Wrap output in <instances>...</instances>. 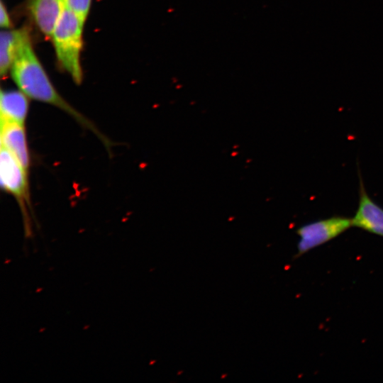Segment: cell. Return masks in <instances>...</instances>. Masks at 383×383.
<instances>
[{
  "label": "cell",
  "mask_w": 383,
  "mask_h": 383,
  "mask_svg": "<svg viewBox=\"0 0 383 383\" xmlns=\"http://www.w3.org/2000/svg\"><path fill=\"white\" fill-rule=\"evenodd\" d=\"M64 8V0L28 1V10L35 25L44 35L50 38Z\"/></svg>",
  "instance_id": "7"
},
{
  "label": "cell",
  "mask_w": 383,
  "mask_h": 383,
  "mask_svg": "<svg viewBox=\"0 0 383 383\" xmlns=\"http://www.w3.org/2000/svg\"><path fill=\"white\" fill-rule=\"evenodd\" d=\"M91 0H64L65 7L74 13L84 23L89 14Z\"/></svg>",
  "instance_id": "10"
},
{
  "label": "cell",
  "mask_w": 383,
  "mask_h": 383,
  "mask_svg": "<svg viewBox=\"0 0 383 383\" xmlns=\"http://www.w3.org/2000/svg\"><path fill=\"white\" fill-rule=\"evenodd\" d=\"M0 25L1 28H4L6 29L11 27V22L9 13L2 1H1L0 6Z\"/></svg>",
  "instance_id": "11"
},
{
  "label": "cell",
  "mask_w": 383,
  "mask_h": 383,
  "mask_svg": "<svg viewBox=\"0 0 383 383\" xmlns=\"http://www.w3.org/2000/svg\"><path fill=\"white\" fill-rule=\"evenodd\" d=\"M0 122L1 145L6 148L29 174L30 155L25 126L12 121Z\"/></svg>",
  "instance_id": "6"
},
{
  "label": "cell",
  "mask_w": 383,
  "mask_h": 383,
  "mask_svg": "<svg viewBox=\"0 0 383 383\" xmlns=\"http://www.w3.org/2000/svg\"><path fill=\"white\" fill-rule=\"evenodd\" d=\"M360 173L358 168L359 201L352 218L353 226L383 237V208L367 194Z\"/></svg>",
  "instance_id": "5"
},
{
  "label": "cell",
  "mask_w": 383,
  "mask_h": 383,
  "mask_svg": "<svg viewBox=\"0 0 383 383\" xmlns=\"http://www.w3.org/2000/svg\"><path fill=\"white\" fill-rule=\"evenodd\" d=\"M28 97L21 91L1 89L0 95V121L25 124L28 109Z\"/></svg>",
  "instance_id": "8"
},
{
  "label": "cell",
  "mask_w": 383,
  "mask_h": 383,
  "mask_svg": "<svg viewBox=\"0 0 383 383\" xmlns=\"http://www.w3.org/2000/svg\"><path fill=\"white\" fill-rule=\"evenodd\" d=\"M26 28L2 30L0 35V73L4 77L11 70Z\"/></svg>",
  "instance_id": "9"
},
{
  "label": "cell",
  "mask_w": 383,
  "mask_h": 383,
  "mask_svg": "<svg viewBox=\"0 0 383 383\" xmlns=\"http://www.w3.org/2000/svg\"><path fill=\"white\" fill-rule=\"evenodd\" d=\"M10 70L12 79L19 90L29 99L54 106L65 111L82 126L93 132L107 148H110V140L56 90L33 48L27 29Z\"/></svg>",
  "instance_id": "1"
},
{
  "label": "cell",
  "mask_w": 383,
  "mask_h": 383,
  "mask_svg": "<svg viewBox=\"0 0 383 383\" xmlns=\"http://www.w3.org/2000/svg\"><path fill=\"white\" fill-rule=\"evenodd\" d=\"M353 226L352 218L333 216L304 224L296 233L299 237L294 258L335 238Z\"/></svg>",
  "instance_id": "4"
},
{
  "label": "cell",
  "mask_w": 383,
  "mask_h": 383,
  "mask_svg": "<svg viewBox=\"0 0 383 383\" xmlns=\"http://www.w3.org/2000/svg\"><path fill=\"white\" fill-rule=\"evenodd\" d=\"M84 25L74 13L65 7L51 37L60 65L76 84L82 80L80 54Z\"/></svg>",
  "instance_id": "2"
},
{
  "label": "cell",
  "mask_w": 383,
  "mask_h": 383,
  "mask_svg": "<svg viewBox=\"0 0 383 383\" xmlns=\"http://www.w3.org/2000/svg\"><path fill=\"white\" fill-rule=\"evenodd\" d=\"M28 173L24 170L17 159L4 146L0 148V177L1 186L6 192L13 196L21 210L26 224V231L30 233L28 218V210L31 209Z\"/></svg>",
  "instance_id": "3"
}]
</instances>
